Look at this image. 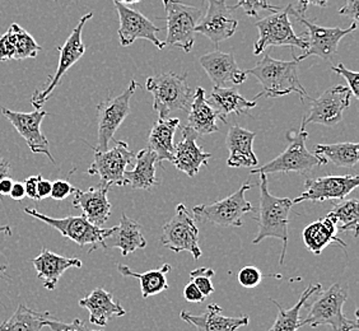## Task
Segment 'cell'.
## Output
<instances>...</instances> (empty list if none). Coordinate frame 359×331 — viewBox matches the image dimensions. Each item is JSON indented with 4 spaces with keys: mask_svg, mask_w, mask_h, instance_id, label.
I'll list each match as a JSON object with an SVG mask.
<instances>
[{
    "mask_svg": "<svg viewBox=\"0 0 359 331\" xmlns=\"http://www.w3.org/2000/svg\"><path fill=\"white\" fill-rule=\"evenodd\" d=\"M79 306L90 311V324L106 326L112 318H121L126 313L124 307L114 299L110 292L104 288L92 290L90 296L79 301Z\"/></svg>",
    "mask_w": 359,
    "mask_h": 331,
    "instance_id": "4316f807",
    "label": "cell"
},
{
    "mask_svg": "<svg viewBox=\"0 0 359 331\" xmlns=\"http://www.w3.org/2000/svg\"><path fill=\"white\" fill-rule=\"evenodd\" d=\"M92 13L84 14L81 18V21L78 22L76 28L72 31L69 37L67 39V41L64 42V45L57 48L60 51V59L57 68L54 73V76L48 78V83L45 84V88L37 90L34 92L32 98H31V104L35 107L36 110H41L42 106L48 102V98L53 95V92L55 90L56 87L59 86V83L62 82V78L68 70L76 64L86 53V45L82 40V34H83V28L86 23L92 18Z\"/></svg>",
    "mask_w": 359,
    "mask_h": 331,
    "instance_id": "9c48e42d",
    "label": "cell"
},
{
    "mask_svg": "<svg viewBox=\"0 0 359 331\" xmlns=\"http://www.w3.org/2000/svg\"><path fill=\"white\" fill-rule=\"evenodd\" d=\"M118 3H121V4H125V6H132V4H137L139 1H142V0H118Z\"/></svg>",
    "mask_w": 359,
    "mask_h": 331,
    "instance_id": "9f6ffc18",
    "label": "cell"
},
{
    "mask_svg": "<svg viewBox=\"0 0 359 331\" xmlns=\"http://www.w3.org/2000/svg\"><path fill=\"white\" fill-rule=\"evenodd\" d=\"M181 318L198 331H237L243 326H248L250 318L248 315L238 318L224 316L218 304H209L207 310L201 315H193L187 311L180 313Z\"/></svg>",
    "mask_w": 359,
    "mask_h": 331,
    "instance_id": "603a6c76",
    "label": "cell"
},
{
    "mask_svg": "<svg viewBox=\"0 0 359 331\" xmlns=\"http://www.w3.org/2000/svg\"><path fill=\"white\" fill-rule=\"evenodd\" d=\"M76 187H73L70 182L65 180H56L51 185V193L50 196L54 201H64L69 196L70 194L74 193Z\"/></svg>",
    "mask_w": 359,
    "mask_h": 331,
    "instance_id": "f6af8a7d",
    "label": "cell"
},
{
    "mask_svg": "<svg viewBox=\"0 0 359 331\" xmlns=\"http://www.w3.org/2000/svg\"><path fill=\"white\" fill-rule=\"evenodd\" d=\"M346 290L340 287V284H334L327 290L321 293V296L312 304L310 312L304 321L299 323L302 327L309 325L311 327H318L323 325H329L332 331L358 330V320L346 318L343 312V306L346 304Z\"/></svg>",
    "mask_w": 359,
    "mask_h": 331,
    "instance_id": "277c9868",
    "label": "cell"
},
{
    "mask_svg": "<svg viewBox=\"0 0 359 331\" xmlns=\"http://www.w3.org/2000/svg\"><path fill=\"white\" fill-rule=\"evenodd\" d=\"M184 297L187 302H191V304H201L205 299V297L201 295V290H198V287L191 282L184 288Z\"/></svg>",
    "mask_w": 359,
    "mask_h": 331,
    "instance_id": "bcb514c9",
    "label": "cell"
},
{
    "mask_svg": "<svg viewBox=\"0 0 359 331\" xmlns=\"http://www.w3.org/2000/svg\"><path fill=\"white\" fill-rule=\"evenodd\" d=\"M6 177H11V163L0 157V181Z\"/></svg>",
    "mask_w": 359,
    "mask_h": 331,
    "instance_id": "db71d44e",
    "label": "cell"
},
{
    "mask_svg": "<svg viewBox=\"0 0 359 331\" xmlns=\"http://www.w3.org/2000/svg\"><path fill=\"white\" fill-rule=\"evenodd\" d=\"M208 9L205 15L201 17L199 25L195 28V34L205 36L218 46L235 35L238 21L231 17V9L226 0H207Z\"/></svg>",
    "mask_w": 359,
    "mask_h": 331,
    "instance_id": "d6986e66",
    "label": "cell"
},
{
    "mask_svg": "<svg viewBox=\"0 0 359 331\" xmlns=\"http://www.w3.org/2000/svg\"><path fill=\"white\" fill-rule=\"evenodd\" d=\"M315 154L330 161L338 167L352 168L359 161L358 143H337V144H316Z\"/></svg>",
    "mask_w": 359,
    "mask_h": 331,
    "instance_id": "e575fe53",
    "label": "cell"
},
{
    "mask_svg": "<svg viewBox=\"0 0 359 331\" xmlns=\"http://www.w3.org/2000/svg\"><path fill=\"white\" fill-rule=\"evenodd\" d=\"M215 276V271L212 268H198L190 273V279L191 283L201 290V295L207 298L215 293V287L212 283V278Z\"/></svg>",
    "mask_w": 359,
    "mask_h": 331,
    "instance_id": "f35d334b",
    "label": "cell"
},
{
    "mask_svg": "<svg viewBox=\"0 0 359 331\" xmlns=\"http://www.w3.org/2000/svg\"><path fill=\"white\" fill-rule=\"evenodd\" d=\"M359 185L357 175L344 176H325L318 179L307 180L304 184V193L293 201L294 204L304 201H325L346 199Z\"/></svg>",
    "mask_w": 359,
    "mask_h": 331,
    "instance_id": "e0dca14e",
    "label": "cell"
},
{
    "mask_svg": "<svg viewBox=\"0 0 359 331\" xmlns=\"http://www.w3.org/2000/svg\"><path fill=\"white\" fill-rule=\"evenodd\" d=\"M237 281L243 288L252 290V288H256L259 284L262 283L263 273L260 271V269H257L256 266L249 265V266H245L238 271Z\"/></svg>",
    "mask_w": 359,
    "mask_h": 331,
    "instance_id": "60d3db41",
    "label": "cell"
},
{
    "mask_svg": "<svg viewBox=\"0 0 359 331\" xmlns=\"http://www.w3.org/2000/svg\"><path fill=\"white\" fill-rule=\"evenodd\" d=\"M156 154L145 148L135 156V166L132 171H125L124 179L126 185H130L134 190L151 191L153 187L158 185L156 176Z\"/></svg>",
    "mask_w": 359,
    "mask_h": 331,
    "instance_id": "4dcf8cb0",
    "label": "cell"
},
{
    "mask_svg": "<svg viewBox=\"0 0 359 331\" xmlns=\"http://www.w3.org/2000/svg\"><path fill=\"white\" fill-rule=\"evenodd\" d=\"M218 115L207 100L204 88L198 87L194 93L193 102L187 111V126L198 135H208L219 130L217 125Z\"/></svg>",
    "mask_w": 359,
    "mask_h": 331,
    "instance_id": "83f0119b",
    "label": "cell"
},
{
    "mask_svg": "<svg viewBox=\"0 0 359 331\" xmlns=\"http://www.w3.org/2000/svg\"><path fill=\"white\" fill-rule=\"evenodd\" d=\"M115 9L118 11V35L120 39L121 46H130L133 42L137 41L139 39L152 42L156 48L162 50L165 48V42L161 41L158 39V32L161 28L157 27L151 20H148L145 15L132 9V8L118 3V0H112Z\"/></svg>",
    "mask_w": 359,
    "mask_h": 331,
    "instance_id": "2e32d148",
    "label": "cell"
},
{
    "mask_svg": "<svg viewBox=\"0 0 359 331\" xmlns=\"http://www.w3.org/2000/svg\"><path fill=\"white\" fill-rule=\"evenodd\" d=\"M109 190L110 187L101 182L86 191L76 189L72 204L73 207L82 210L87 221L97 227H101L109 221L111 215V204L107 199Z\"/></svg>",
    "mask_w": 359,
    "mask_h": 331,
    "instance_id": "44dd1931",
    "label": "cell"
},
{
    "mask_svg": "<svg viewBox=\"0 0 359 331\" xmlns=\"http://www.w3.org/2000/svg\"><path fill=\"white\" fill-rule=\"evenodd\" d=\"M255 138V131L243 129L238 125L231 126L228 129L227 138H226V144L229 152V157L227 159L228 167L254 168L257 166L259 159L252 149Z\"/></svg>",
    "mask_w": 359,
    "mask_h": 331,
    "instance_id": "d4e9b609",
    "label": "cell"
},
{
    "mask_svg": "<svg viewBox=\"0 0 359 331\" xmlns=\"http://www.w3.org/2000/svg\"><path fill=\"white\" fill-rule=\"evenodd\" d=\"M9 28L14 36V60H25L29 58L34 59L39 55L41 46L25 28H22L17 23H12Z\"/></svg>",
    "mask_w": 359,
    "mask_h": 331,
    "instance_id": "74e56055",
    "label": "cell"
},
{
    "mask_svg": "<svg viewBox=\"0 0 359 331\" xmlns=\"http://www.w3.org/2000/svg\"><path fill=\"white\" fill-rule=\"evenodd\" d=\"M37 276L48 290H54L62 274L70 268H82L83 264L78 257L57 255L48 248H42L41 254L32 260Z\"/></svg>",
    "mask_w": 359,
    "mask_h": 331,
    "instance_id": "cb8c5ba5",
    "label": "cell"
},
{
    "mask_svg": "<svg viewBox=\"0 0 359 331\" xmlns=\"http://www.w3.org/2000/svg\"><path fill=\"white\" fill-rule=\"evenodd\" d=\"M41 179V175H36V176H29V177L25 180L23 185H25V190H26V196H28L29 199L37 201V184Z\"/></svg>",
    "mask_w": 359,
    "mask_h": 331,
    "instance_id": "c3c4849f",
    "label": "cell"
},
{
    "mask_svg": "<svg viewBox=\"0 0 359 331\" xmlns=\"http://www.w3.org/2000/svg\"><path fill=\"white\" fill-rule=\"evenodd\" d=\"M43 326H48L53 331H102V330H92L87 325L84 324L81 318H76L72 323H62L59 320H54V318H46L43 321Z\"/></svg>",
    "mask_w": 359,
    "mask_h": 331,
    "instance_id": "b9f144b4",
    "label": "cell"
},
{
    "mask_svg": "<svg viewBox=\"0 0 359 331\" xmlns=\"http://www.w3.org/2000/svg\"><path fill=\"white\" fill-rule=\"evenodd\" d=\"M25 212L36 219L43 222L50 227L59 231L65 238H69L81 248L90 246V252L98 248H104V240L112 234V228L97 227L86 219L83 215L67 217V218H51L48 215L37 212L36 209L25 208Z\"/></svg>",
    "mask_w": 359,
    "mask_h": 331,
    "instance_id": "52a82bcc",
    "label": "cell"
},
{
    "mask_svg": "<svg viewBox=\"0 0 359 331\" xmlns=\"http://www.w3.org/2000/svg\"><path fill=\"white\" fill-rule=\"evenodd\" d=\"M138 83L132 79L128 88L116 97L107 98L97 107V135L98 143L96 149L104 152L109 149V144L118 131L120 125L130 114V100L135 93Z\"/></svg>",
    "mask_w": 359,
    "mask_h": 331,
    "instance_id": "8fae6325",
    "label": "cell"
},
{
    "mask_svg": "<svg viewBox=\"0 0 359 331\" xmlns=\"http://www.w3.org/2000/svg\"><path fill=\"white\" fill-rule=\"evenodd\" d=\"M161 241L165 248L176 254L182 251L190 252L194 260H199L203 255L199 246V229L196 227L193 214L184 204L176 207L172 219L167 222L162 228Z\"/></svg>",
    "mask_w": 359,
    "mask_h": 331,
    "instance_id": "4fadbf2b",
    "label": "cell"
},
{
    "mask_svg": "<svg viewBox=\"0 0 359 331\" xmlns=\"http://www.w3.org/2000/svg\"><path fill=\"white\" fill-rule=\"evenodd\" d=\"M13 184L14 182L12 177H6V179L1 180V181H0V195H3V196L9 195L12 187H13Z\"/></svg>",
    "mask_w": 359,
    "mask_h": 331,
    "instance_id": "f5cc1de1",
    "label": "cell"
},
{
    "mask_svg": "<svg viewBox=\"0 0 359 331\" xmlns=\"http://www.w3.org/2000/svg\"><path fill=\"white\" fill-rule=\"evenodd\" d=\"M332 72L338 73L339 76H343L348 83V88L351 90L352 96L359 98V73L358 72H353L346 68L344 64L339 62L338 65L332 67Z\"/></svg>",
    "mask_w": 359,
    "mask_h": 331,
    "instance_id": "7bdbcfd3",
    "label": "cell"
},
{
    "mask_svg": "<svg viewBox=\"0 0 359 331\" xmlns=\"http://www.w3.org/2000/svg\"><path fill=\"white\" fill-rule=\"evenodd\" d=\"M329 3V0H298L297 13L304 14L309 6H316V7L324 8Z\"/></svg>",
    "mask_w": 359,
    "mask_h": 331,
    "instance_id": "f907efd6",
    "label": "cell"
},
{
    "mask_svg": "<svg viewBox=\"0 0 359 331\" xmlns=\"http://www.w3.org/2000/svg\"><path fill=\"white\" fill-rule=\"evenodd\" d=\"M145 90L153 96V109L158 119H167L173 111H189L194 93L187 84V74L162 73L149 76Z\"/></svg>",
    "mask_w": 359,
    "mask_h": 331,
    "instance_id": "3957f363",
    "label": "cell"
},
{
    "mask_svg": "<svg viewBox=\"0 0 359 331\" xmlns=\"http://www.w3.org/2000/svg\"><path fill=\"white\" fill-rule=\"evenodd\" d=\"M51 185H53V182H50L48 180H45L43 177L39 181V184H37V201H42V199H46L48 196H50Z\"/></svg>",
    "mask_w": 359,
    "mask_h": 331,
    "instance_id": "681fc988",
    "label": "cell"
},
{
    "mask_svg": "<svg viewBox=\"0 0 359 331\" xmlns=\"http://www.w3.org/2000/svg\"><path fill=\"white\" fill-rule=\"evenodd\" d=\"M1 114L13 125L15 130L22 138L26 140L31 152L35 154H45L53 163L55 159L48 149V142L46 137L42 134L41 124L48 112L43 110H35L32 112H17L1 107Z\"/></svg>",
    "mask_w": 359,
    "mask_h": 331,
    "instance_id": "ac0fdd59",
    "label": "cell"
},
{
    "mask_svg": "<svg viewBox=\"0 0 359 331\" xmlns=\"http://www.w3.org/2000/svg\"><path fill=\"white\" fill-rule=\"evenodd\" d=\"M293 6L288 4L279 12H274L263 20L256 22L259 29V39L254 45V54L260 55L265 48L270 46H292L302 50L307 48V43L302 37L296 35L290 21V11Z\"/></svg>",
    "mask_w": 359,
    "mask_h": 331,
    "instance_id": "7c38bea8",
    "label": "cell"
},
{
    "mask_svg": "<svg viewBox=\"0 0 359 331\" xmlns=\"http://www.w3.org/2000/svg\"><path fill=\"white\" fill-rule=\"evenodd\" d=\"M118 271L125 278L138 279L139 283H140V290H142V296L144 299L159 295L170 288L168 282H167V274L171 271L170 264H165L158 269L148 270L145 273H137L124 264H118Z\"/></svg>",
    "mask_w": 359,
    "mask_h": 331,
    "instance_id": "d6a6232c",
    "label": "cell"
},
{
    "mask_svg": "<svg viewBox=\"0 0 359 331\" xmlns=\"http://www.w3.org/2000/svg\"><path fill=\"white\" fill-rule=\"evenodd\" d=\"M166 11L167 36L165 45L182 48L185 53L193 50L195 28L201 22V9L187 6L180 0H162Z\"/></svg>",
    "mask_w": 359,
    "mask_h": 331,
    "instance_id": "ba28073f",
    "label": "cell"
},
{
    "mask_svg": "<svg viewBox=\"0 0 359 331\" xmlns=\"http://www.w3.org/2000/svg\"><path fill=\"white\" fill-rule=\"evenodd\" d=\"M199 62L215 87H227L229 84L240 86L249 78L248 72L238 68L235 56L231 53L227 54L215 50L201 56Z\"/></svg>",
    "mask_w": 359,
    "mask_h": 331,
    "instance_id": "ffe728a7",
    "label": "cell"
},
{
    "mask_svg": "<svg viewBox=\"0 0 359 331\" xmlns=\"http://www.w3.org/2000/svg\"><path fill=\"white\" fill-rule=\"evenodd\" d=\"M14 59V36L11 28L4 35L0 36V62Z\"/></svg>",
    "mask_w": 359,
    "mask_h": 331,
    "instance_id": "ee69618b",
    "label": "cell"
},
{
    "mask_svg": "<svg viewBox=\"0 0 359 331\" xmlns=\"http://www.w3.org/2000/svg\"><path fill=\"white\" fill-rule=\"evenodd\" d=\"M293 201L290 198H276L269 191L268 176L260 173V205L255 218L257 235L252 241L257 245L265 238H278L283 242L280 265H283L288 248V223Z\"/></svg>",
    "mask_w": 359,
    "mask_h": 331,
    "instance_id": "6da1fadb",
    "label": "cell"
},
{
    "mask_svg": "<svg viewBox=\"0 0 359 331\" xmlns=\"http://www.w3.org/2000/svg\"><path fill=\"white\" fill-rule=\"evenodd\" d=\"M0 234H4V235L11 236L12 235V229L9 226H3L0 227Z\"/></svg>",
    "mask_w": 359,
    "mask_h": 331,
    "instance_id": "11a10c76",
    "label": "cell"
},
{
    "mask_svg": "<svg viewBox=\"0 0 359 331\" xmlns=\"http://www.w3.org/2000/svg\"><path fill=\"white\" fill-rule=\"evenodd\" d=\"M114 248L121 250L123 256L147 248V240L142 234L140 224L125 213L121 214L118 227H112V234L104 240V248Z\"/></svg>",
    "mask_w": 359,
    "mask_h": 331,
    "instance_id": "484cf974",
    "label": "cell"
},
{
    "mask_svg": "<svg viewBox=\"0 0 359 331\" xmlns=\"http://www.w3.org/2000/svg\"><path fill=\"white\" fill-rule=\"evenodd\" d=\"M50 316L48 312H39L20 304L12 318L0 324V331H41L43 321Z\"/></svg>",
    "mask_w": 359,
    "mask_h": 331,
    "instance_id": "d590c367",
    "label": "cell"
},
{
    "mask_svg": "<svg viewBox=\"0 0 359 331\" xmlns=\"http://www.w3.org/2000/svg\"><path fill=\"white\" fill-rule=\"evenodd\" d=\"M351 90L344 86H334L315 100L309 97L311 106L309 116H304L306 124H318L334 128L343 120L344 111L351 106Z\"/></svg>",
    "mask_w": 359,
    "mask_h": 331,
    "instance_id": "9a60e30c",
    "label": "cell"
},
{
    "mask_svg": "<svg viewBox=\"0 0 359 331\" xmlns=\"http://www.w3.org/2000/svg\"><path fill=\"white\" fill-rule=\"evenodd\" d=\"M251 187V184L246 182L236 193L222 201L195 205L193 209L195 218L203 223L208 222L219 227H242L243 217L255 210L246 199V193Z\"/></svg>",
    "mask_w": 359,
    "mask_h": 331,
    "instance_id": "5b68a950",
    "label": "cell"
},
{
    "mask_svg": "<svg viewBox=\"0 0 359 331\" xmlns=\"http://www.w3.org/2000/svg\"><path fill=\"white\" fill-rule=\"evenodd\" d=\"M181 134L182 139L175 145L172 163L181 173H187L189 177H194L201 171V166H208L212 154L204 152L201 147L196 144L199 135L187 125L181 129Z\"/></svg>",
    "mask_w": 359,
    "mask_h": 331,
    "instance_id": "7402d4cb",
    "label": "cell"
},
{
    "mask_svg": "<svg viewBox=\"0 0 359 331\" xmlns=\"http://www.w3.org/2000/svg\"><path fill=\"white\" fill-rule=\"evenodd\" d=\"M358 0H346V6L341 9H339V14L344 15V17H349L355 23H358Z\"/></svg>",
    "mask_w": 359,
    "mask_h": 331,
    "instance_id": "7dc6e473",
    "label": "cell"
},
{
    "mask_svg": "<svg viewBox=\"0 0 359 331\" xmlns=\"http://www.w3.org/2000/svg\"><path fill=\"white\" fill-rule=\"evenodd\" d=\"M302 237L306 248L315 255H321L325 248L332 243L346 246V242L339 240L338 226L327 217L309 224L304 228Z\"/></svg>",
    "mask_w": 359,
    "mask_h": 331,
    "instance_id": "1f68e13d",
    "label": "cell"
},
{
    "mask_svg": "<svg viewBox=\"0 0 359 331\" xmlns=\"http://www.w3.org/2000/svg\"><path fill=\"white\" fill-rule=\"evenodd\" d=\"M6 270H7L6 265H1V266H0V276H1V274H3Z\"/></svg>",
    "mask_w": 359,
    "mask_h": 331,
    "instance_id": "6f0895ef",
    "label": "cell"
},
{
    "mask_svg": "<svg viewBox=\"0 0 359 331\" xmlns=\"http://www.w3.org/2000/svg\"><path fill=\"white\" fill-rule=\"evenodd\" d=\"M248 74L255 76L263 87V90L256 95V101L262 96L276 98L288 96L290 93H297L301 98L310 97L299 81L296 59L290 62L276 60L268 54L256 62L254 68L248 70Z\"/></svg>",
    "mask_w": 359,
    "mask_h": 331,
    "instance_id": "7a4b0ae2",
    "label": "cell"
},
{
    "mask_svg": "<svg viewBox=\"0 0 359 331\" xmlns=\"http://www.w3.org/2000/svg\"><path fill=\"white\" fill-rule=\"evenodd\" d=\"M179 126V119H158V121L153 125L148 138V149L156 154L159 163L163 161L172 163L175 156L173 138Z\"/></svg>",
    "mask_w": 359,
    "mask_h": 331,
    "instance_id": "f546056e",
    "label": "cell"
},
{
    "mask_svg": "<svg viewBox=\"0 0 359 331\" xmlns=\"http://www.w3.org/2000/svg\"><path fill=\"white\" fill-rule=\"evenodd\" d=\"M9 195L12 196L13 201H21L25 199L26 196V190H25V185L23 182H14L13 187L11 190Z\"/></svg>",
    "mask_w": 359,
    "mask_h": 331,
    "instance_id": "816d5d0a",
    "label": "cell"
},
{
    "mask_svg": "<svg viewBox=\"0 0 359 331\" xmlns=\"http://www.w3.org/2000/svg\"><path fill=\"white\" fill-rule=\"evenodd\" d=\"M306 121L302 120V124L298 131L297 137L293 139V142L288 145V148L280 153L278 157L271 159L266 165L262 166L260 168H254L250 173L251 175L256 173H306L311 171L316 166H324L327 163L326 159L318 157L315 153H311L306 147V140L309 138V133L306 131Z\"/></svg>",
    "mask_w": 359,
    "mask_h": 331,
    "instance_id": "8992f818",
    "label": "cell"
},
{
    "mask_svg": "<svg viewBox=\"0 0 359 331\" xmlns=\"http://www.w3.org/2000/svg\"><path fill=\"white\" fill-rule=\"evenodd\" d=\"M338 226V232H354L358 236L359 201L358 199H343L332 207L326 215Z\"/></svg>",
    "mask_w": 359,
    "mask_h": 331,
    "instance_id": "8d00e7d4",
    "label": "cell"
},
{
    "mask_svg": "<svg viewBox=\"0 0 359 331\" xmlns=\"http://www.w3.org/2000/svg\"><path fill=\"white\" fill-rule=\"evenodd\" d=\"M209 104L213 106L218 119L223 123H227V116L236 114L240 116L249 110L255 109L257 101H249L242 96L233 87H215L210 93Z\"/></svg>",
    "mask_w": 359,
    "mask_h": 331,
    "instance_id": "f1b7e54d",
    "label": "cell"
},
{
    "mask_svg": "<svg viewBox=\"0 0 359 331\" xmlns=\"http://www.w3.org/2000/svg\"><path fill=\"white\" fill-rule=\"evenodd\" d=\"M238 8H242L243 12L250 17H256L260 11H270L274 13L283 9V8L270 4L269 0H237V4L233 7H229V9L231 12H233Z\"/></svg>",
    "mask_w": 359,
    "mask_h": 331,
    "instance_id": "ab89813d",
    "label": "cell"
},
{
    "mask_svg": "<svg viewBox=\"0 0 359 331\" xmlns=\"http://www.w3.org/2000/svg\"><path fill=\"white\" fill-rule=\"evenodd\" d=\"M290 15H293L296 20L301 22L304 27L307 28V39H304L307 43V48L304 51V54L301 56H294L292 53L293 59H296L298 62L304 60L310 56H318L321 59H324L326 62H332L334 56L338 53L339 42L341 41L346 36L351 35L357 29L355 22H353L351 27L343 28L339 27H324V26H318L312 23L311 21L306 20L304 14L297 13V11L294 8H292Z\"/></svg>",
    "mask_w": 359,
    "mask_h": 331,
    "instance_id": "30bf717a",
    "label": "cell"
},
{
    "mask_svg": "<svg viewBox=\"0 0 359 331\" xmlns=\"http://www.w3.org/2000/svg\"><path fill=\"white\" fill-rule=\"evenodd\" d=\"M95 149V148H93ZM135 154L129 149L123 140H116L112 149L100 152L95 149V158L87 173L100 176L101 184L107 187H123L125 184L124 173L130 165Z\"/></svg>",
    "mask_w": 359,
    "mask_h": 331,
    "instance_id": "5bb4252c",
    "label": "cell"
},
{
    "mask_svg": "<svg viewBox=\"0 0 359 331\" xmlns=\"http://www.w3.org/2000/svg\"><path fill=\"white\" fill-rule=\"evenodd\" d=\"M323 287L321 284H311L309 285L304 293L299 297L297 304H294L292 309L285 310L280 304H278L274 299L273 304H276L278 307V315H276V323L270 327L268 331H297L301 326H299V313L304 307V304L309 302V299L311 298L315 293L321 292Z\"/></svg>",
    "mask_w": 359,
    "mask_h": 331,
    "instance_id": "836d02e7",
    "label": "cell"
}]
</instances>
